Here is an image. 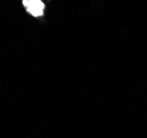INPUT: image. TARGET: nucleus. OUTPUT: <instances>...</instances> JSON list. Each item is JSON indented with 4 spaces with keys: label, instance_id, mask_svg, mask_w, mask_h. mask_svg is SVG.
I'll return each mask as SVG.
<instances>
[{
    "label": "nucleus",
    "instance_id": "f257e3e1",
    "mask_svg": "<svg viewBox=\"0 0 147 138\" xmlns=\"http://www.w3.org/2000/svg\"><path fill=\"white\" fill-rule=\"evenodd\" d=\"M22 3L25 7L26 11L33 17H40L43 14L44 3L41 0H24Z\"/></svg>",
    "mask_w": 147,
    "mask_h": 138
}]
</instances>
